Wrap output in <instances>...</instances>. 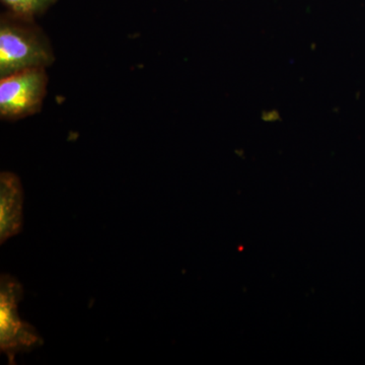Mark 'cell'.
I'll list each match as a JSON object with an SVG mask.
<instances>
[{"mask_svg": "<svg viewBox=\"0 0 365 365\" xmlns=\"http://www.w3.org/2000/svg\"><path fill=\"white\" fill-rule=\"evenodd\" d=\"M54 50L35 19L6 11L0 18V78L31 68H47Z\"/></svg>", "mask_w": 365, "mask_h": 365, "instance_id": "6da1fadb", "label": "cell"}, {"mask_svg": "<svg viewBox=\"0 0 365 365\" xmlns=\"http://www.w3.org/2000/svg\"><path fill=\"white\" fill-rule=\"evenodd\" d=\"M46 68H31L0 78V117L16 121L42 109L47 93Z\"/></svg>", "mask_w": 365, "mask_h": 365, "instance_id": "7a4b0ae2", "label": "cell"}, {"mask_svg": "<svg viewBox=\"0 0 365 365\" xmlns=\"http://www.w3.org/2000/svg\"><path fill=\"white\" fill-rule=\"evenodd\" d=\"M0 287V347L11 361L16 353L31 351L43 342L37 330L19 317L18 304L23 297L20 283L2 275Z\"/></svg>", "mask_w": 365, "mask_h": 365, "instance_id": "3957f363", "label": "cell"}, {"mask_svg": "<svg viewBox=\"0 0 365 365\" xmlns=\"http://www.w3.org/2000/svg\"><path fill=\"white\" fill-rule=\"evenodd\" d=\"M24 191L16 175H0V240L1 244L23 228Z\"/></svg>", "mask_w": 365, "mask_h": 365, "instance_id": "277c9868", "label": "cell"}, {"mask_svg": "<svg viewBox=\"0 0 365 365\" xmlns=\"http://www.w3.org/2000/svg\"><path fill=\"white\" fill-rule=\"evenodd\" d=\"M2 4L9 9L11 13L24 16V18L35 19L41 16L56 2V0H1Z\"/></svg>", "mask_w": 365, "mask_h": 365, "instance_id": "5b68a950", "label": "cell"}]
</instances>
